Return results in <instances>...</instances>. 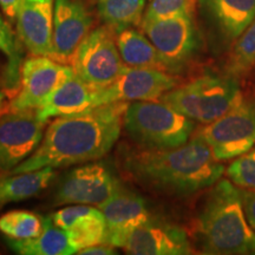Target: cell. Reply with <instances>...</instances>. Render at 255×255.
Wrapping results in <instances>:
<instances>
[{"label": "cell", "mask_w": 255, "mask_h": 255, "mask_svg": "<svg viewBox=\"0 0 255 255\" xmlns=\"http://www.w3.org/2000/svg\"><path fill=\"white\" fill-rule=\"evenodd\" d=\"M128 105L115 102L56 117L36 150L9 171L68 167L103 157L119 141Z\"/></svg>", "instance_id": "obj_1"}, {"label": "cell", "mask_w": 255, "mask_h": 255, "mask_svg": "<svg viewBox=\"0 0 255 255\" xmlns=\"http://www.w3.org/2000/svg\"><path fill=\"white\" fill-rule=\"evenodd\" d=\"M128 175L148 189L187 196L213 187L225 173L212 149L199 136L183 145L164 150L129 151L123 159Z\"/></svg>", "instance_id": "obj_2"}, {"label": "cell", "mask_w": 255, "mask_h": 255, "mask_svg": "<svg viewBox=\"0 0 255 255\" xmlns=\"http://www.w3.org/2000/svg\"><path fill=\"white\" fill-rule=\"evenodd\" d=\"M197 234L205 254H255V231L247 221L240 190L229 180H219L210 189L197 218Z\"/></svg>", "instance_id": "obj_3"}, {"label": "cell", "mask_w": 255, "mask_h": 255, "mask_svg": "<svg viewBox=\"0 0 255 255\" xmlns=\"http://www.w3.org/2000/svg\"><path fill=\"white\" fill-rule=\"evenodd\" d=\"M124 128L141 148L164 150L189 141L196 122L162 101H137L128 105Z\"/></svg>", "instance_id": "obj_4"}, {"label": "cell", "mask_w": 255, "mask_h": 255, "mask_svg": "<svg viewBox=\"0 0 255 255\" xmlns=\"http://www.w3.org/2000/svg\"><path fill=\"white\" fill-rule=\"evenodd\" d=\"M242 98L237 78L208 73L171 89L161 101L188 119L209 124L227 114Z\"/></svg>", "instance_id": "obj_5"}, {"label": "cell", "mask_w": 255, "mask_h": 255, "mask_svg": "<svg viewBox=\"0 0 255 255\" xmlns=\"http://www.w3.org/2000/svg\"><path fill=\"white\" fill-rule=\"evenodd\" d=\"M71 63L76 75L94 89L109 87L128 69L117 47L116 32L108 25L89 32Z\"/></svg>", "instance_id": "obj_6"}, {"label": "cell", "mask_w": 255, "mask_h": 255, "mask_svg": "<svg viewBox=\"0 0 255 255\" xmlns=\"http://www.w3.org/2000/svg\"><path fill=\"white\" fill-rule=\"evenodd\" d=\"M219 162L246 154L255 144V100H245L196 132Z\"/></svg>", "instance_id": "obj_7"}, {"label": "cell", "mask_w": 255, "mask_h": 255, "mask_svg": "<svg viewBox=\"0 0 255 255\" xmlns=\"http://www.w3.org/2000/svg\"><path fill=\"white\" fill-rule=\"evenodd\" d=\"M141 27L157 50L168 72L182 70L195 55L199 39L191 15L141 21Z\"/></svg>", "instance_id": "obj_8"}, {"label": "cell", "mask_w": 255, "mask_h": 255, "mask_svg": "<svg viewBox=\"0 0 255 255\" xmlns=\"http://www.w3.org/2000/svg\"><path fill=\"white\" fill-rule=\"evenodd\" d=\"M46 123L37 109L9 110L0 117V170H12L36 150Z\"/></svg>", "instance_id": "obj_9"}, {"label": "cell", "mask_w": 255, "mask_h": 255, "mask_svg": "<svg viewBox=\"0 0 255 255\" xmlns=\"http://www.w3.org/2000/svg\"><path fill=\"white\" fill-rule=\"evenodd\" d=\"M71 70L72 66L51 57H28L21 63L20 89L9 102V110L38 109Z\"/></svg>", "instance_id": "obj_10"}, {"label": "cell", "mask_w": 255, "mask_h": 255, "mask_svg": "<svg viewBox=\"0 0 255 255\" xmlns=\"http://www.w3.org/2000/svg\"><path fill=\"white\" fill-rule=\"evenodd\" d=\"M176 78L162 70L128 68L109 87L96 90V107L115 102L155 101L176 87Z\"/></svg>", "instance_id": "obj_11"}, {"label": "cell", "mask_w": 255, "mask_h": 255, "mask_svg": "<svg viewBox=\"0 0 255 255\" xmlns=\"http://www.w3.org/2000/svg\"><path fill=\"white\" fill-rule=\"evenodd\" d=\"M98 208L103 213L107 223L103 244L115 248H122L128 235L151 218L144 199L121 183Z\"/></svg>", "instance_id": "obj_12"}, {"label": "cell", "mask_w": 255, "mask_h": 255, "mask_svg": "<svg viewBox=\"0 0 255 255\" xmlns=\"http://www.w3.org/2000/svg\"><path fill=\"white\" fill-rule=\"evenodd\" d=\"M119 183L103 164L83 165L64 177L56 193V202L100 206L113 195Z\"/></svg>", "instance_id": "obj_13"}, {"label": "cell", "mask_w": 255, "mask_h": 255, "mask_svg": "<svg viewBox=\"0 0 255 255\" xmlns=\"http://www.w3.org/2000/svg\"><path fill=\"white\" fill-rule=\"evenodd\" d=\"M122 248L135 255H187L193 253L184 229L173 223L150 218L133 229Z\"/></svg>", "instance_id": "obj_14"}, {"label": "cell", "mask_w": 255, "mask_h": 255, "mask_svg": "<svg viewBox=\"0 0 255 255\" xmlns=\"http://www.w3.org/2000/svg\"><path fill=\"white\" fill-rule=\"evenodd\" d=\"M92 26V17L78 0H55L52 46L53 59L71 62L82 40Z\"/></svg>", "instance_id": "obj_15"}, {"label": "cell", "mask_w": 255, "mask_h": 255, "mask_svg": "<svg viewBox=\"0 0 255 255\" xmlns=\"http://www.w3.org/2000/svg\"><path fill=\"white\" fill-rule=\"evenodd\" d=\"M55 0H21L15 23L17 33L33 56L53 57Z\"/></svg>", "instance_id": "obj_16"}, {"label": "cell", "mask_w": 255, "mask_h": 255, "mask_svg": "<svg viewBox=\"0 0 255 255\" xmlns=\"http://www.w3.org/2000/svg\"><path fill=\"white\" fill-rule=\"evenodd\" d=\"M51 218L66 233L77 253L104 242L107 223L100 208L89 205L71 206L58 210Z\"/></svg>", "instance_id": "obj_17"}, {"label": "cell", "mask_w": 255, "mask_h": 255, "mask_svg": "<svg viewBox=\"0 0 255 255\" xmlns=\"http://www.w3.org/2000/svg\"><path fill=\"white\" fill-rule=\"evenodd\" d=\"M96 90L76 75L73 69L60 83L45 102L38 108L40 119L49 121L52 117L77 114L96 107Z\"/></svg>", "instance_id": "obj_18"}, {"label": "cell", "mask_w": 255, "mask_h": 255, "mask_svg": "<svg viewBox=\"0 0 255 255\" xmlns=\"http://www.w3.org/2000/svg\"><path fill=\"white\" fill-rule=\"evenodd\" d=\"M228 41L237 40L255 19V0H197Z\"/></svg>", "instance_id": "obj_19"}, {"label": "cell", "mask_w": 255, "mask_h": 255, "mask_svg": "<svg viewBox=\"0 0 255 255\" xmlns=\"http://www.w3.org/2000/svg\"><path fill=\"white\" fill-rule=\"evenodd\" d=\"M56 177L55 168L45 167L25 173L0 174V209L12 202L27 200L46 189Z\"/></svg>", "instance_id": "obj_20"}, {"label": "cell", "mask_w": 255, "mask_h": 255, "mask_svg": "<svg viewBox=\"0 0 255 255\" xmlns=\"http://www.w3.org/2000/svg\"><path fill=\"white\" fill-rule=\"evenodd\" d=\"M11 250L21 255H71L77 253L66 233L52 218H44V229L37 238L14 240L6 238Z\"/></svg>", "instance_id": "obj_21"}, {"label": "cell", "mask_w": 255, "mask_h": 255, "mask_svg": "<svg viewBox=\"0 0 255 255\" xmlns=\"http://www.w3.org/2000/svg\"><path fill=\"white\" fill-rule=\"evenodd\" d=\"M116 44L128 68H150L168 72L157 50L142 32L132 27L117 31Z\"/></svg>", "instance_id": "obj_22"}, {"label": "cell", "mask_w": 255, "mask_h": 255, "mask_svg": "<svg viewBox=\"0 0 255 255\" xmlns=\"http://www.w3.org/2000/svg\"><path fill=\"white\" fill-rule=\"evenodd\" d=\"M98 14L115 32L141 24L146 0H96Z\"/></svg>", "instance_id": "obj_23"}, {"label": "cell", "mask_w": 255, "mask_h": 255, "mask_svg": "<svg viewBox=\"0 0 255 255\" xmlns=\"http://www.w3.org/2000/svg\"><path fill=\"white\" fill-rule=\"evenodd\" d=\"M44 229V219L28 210H12L0 216V232L8 239L37 238Z\"/></svg>", "instance_id": "obj_24"}, {"label": "cell", "mask_w": 255, "mask_h": 255, "mask_svg": "<svg viewBox=\"0 0 255 255\" xmlns=\"http://www.w3.org/2000/svg\"><path fill=\"white\" fill-rule=\"evenodd\" d=\"M255 65V19L235 41L229 55L226 72L234 78L246 76Z\"/></svg>", "instance_id": "obj_25"}, {"label": "cell", "mask_w": 255, "mask_h": 255, "mask_svg": "<svg viewBox=\"0 0 255 255\" xmlns=\"http://www.w3.org/2000/svg\"><path fill=\"white\" fill-rule=\"evenodd\" d=\"M0 52L7 57L8 63L6 68V76H7V87L17 88L18 79L20 78V66H21V53L17 39L8 24L4 20L0 14Z\"/></svg>", "instance_id": "obj_26"}, {"label": "cell", "mask_w": 255, "mask_h": 255, "mask_svg": "<svg viewBox=\"0 0 255 255\" xmlns=\"http://www.w3.org/2000/svg\"><path fill=\"white\" fill-rule=\"evenodd\" d=\"M195 11V0H151L146 7L142 21L158 20L176 17L191 15Z\"/></svg>", "instance_id": "obj_27"}, {"label": "cell", "mask_w": 255, "mask_h": 255, "mask_svg": "<svg viewBox=\"0 0 255 255\" xmlns=\"http://www.w3.org/2000/svg\"><path fill=\"white\" fill-rule=\"evenodd\" d=\"M227 175L237 186L255 190V148L235 158L227 168Z\"/></svg>", "instance_id": "obj_28"}, {"label": "cell", "mask_w": 255, "mask_h": 255, "mask_svg": "<svg viewBox=\"0 0 255 255\" xmlns=\"http://www.w3.org/2000/svg\"><path fill=\"white\" fill-rule=\"evenodd\" d=\"M240 195L247 221L255 231V190H240Z\"/></svg>", "instance_id": "obj_29"}, {"label": "cell", "mask_w": 255, "mask_h": 255, "mask_svg": "<svg viewBox=\"0 0 255 255\" xmlns=\"http://www.w3.org/2000/svg\"><path fill=\"white\" fill-rule=\"evenodd\" d=\"M115 253H116V252H115V247L110 246V245H105V244L95 245V246H90L78 252V254H83V255H88V254L107 255V254H115Z\"/></svg>", "instance_id": "obj_30"}, {"label": "cell", "mask_w": 255, "mask_h": 255, "mask_svg": "<svg viewBox=\"0 0 255 255\" xmlns=\"http://www.w3.org/2000/svg\"><path fill=\"white\" fill-rule=\"evenodd\" d=\"M20 1L21 0H0V7H1L2 12L6 14V17L13 20L17 17Z\"/></svg>", "instance_id": "obj_31"}, {"label": "cell", "mask_w": 255, "mask_h": 255, "mask_svg": "<svg viewBox=\"0 0 255 255\" xmlns=\"http://www.w3.org/2000/svg\"><path fill=\"white\" fill-rule=\"evenodd\" d=\"M9 111V102L6 101L5 96L0 97V117Z\"/></svg>", "instance_id": "obj_32"}, {"label": "cell", "mask_w": 255, "mask_h": 255, "mask_svg": "<svg viewBox=\"0 0 255 255\" xmlns=\"http://www.w3.org/2000/svg\"><path fill=\"white\" fill-rule=\"evenodd\" d=\"M2 96H5V95L2 94V92H0V97H2Z\"/></svg>", "instance_id": "obj_33"}]
</instances>
